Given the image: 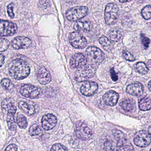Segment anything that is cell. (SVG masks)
Segmentation results:
<instances>
[{
  "instance_id": "8",
  "label": "cell",
  "mask_w": 151,
  "mask_h": 151,
  "mask_svg": "<svg viewBox=\"0 0 151 151\" xmlns=\"http://www.w3.org/2000/svg\"><path fill=\"white\" fill-rule=\"evenodd\" d=\"M87 60L91 63V64L96 66L103 61L104 59V55L102 51L98 47L90 46L86 50Z\"/></svg>"
},
{
  "instance_id": "36",
  "label": "cell",
  "mask_w": 151,
  "mask_h": 151,
  "mask_svg": "<svg viewBox=\"0 0 151 151\" xmlns=\"http://www.w3.org/2000/svg\"><path fill=\"white\" fill-rule=\"evenodd\" d=\"M110 74H111V78L113 81H114V82L117 81L118 79V76L115 71L114 68L110 70Z\"/></svg>"
},
{
  "instance_id": "26",
  "label": "cell",
  "mask_w": 151,
  "mask_h": 151,
  "mask_svg": "<svg viewBox=\"0 0 151 151\" xmlns=\"http://www.w3.org/2000/svg\"><path fill=\"white\" fill-rule=\"evenodd\" d=\"M136 68L137 71L142 75H145L149 70L147 65L143 62L137 63L136 64Z\"/></svg>"
},
{
  "instance_id": "1",
  "label": "cell",
  "mask_w": 151,
  "mask_h": 151,
  "mask_svg": "<svg viewBox=\"0 0 151 151\" xmlns=\"http://www.w3.org/2000/svg\"><path fill=\"white\" fill-rule=\"evenodd\" d=\"M9 75L16 80H22L29 75L30 69L28 63L21 59L13 60L9 65Z\"/></svg>"
},
{
  "instance_id": "30",
  "label": "cell",
  "mask_w": 151,
  "mask_h": 151,
  "mask_svg": "<svg viewBox=\"0 0 151 151\" xmlns=\"http://www.w3.org/2000/svg\"><path fill=\"white\" fill-rule=\"evenodd\" d=\"M1 84L2 87L6 90H11L14 87V84L11 81L7 78H3L1 81Z\"/></svg>"
},
{
  "instance_id": "12",
  "label": "cell",
  "mask_w": 151,
  "mask_h": 151,
  "mask_svg": "<svg viewBox=\"0 0 151 151\" xmlns=\"http://www.w3.org/2000/svg\"><path fill=\"white\" fill-rule=\"evenodd\" d=\"M20 93L26 98L36 99L40 94L41 89L31 85H24L20 89Z\"/></svg>"
},
{
  "instance_id": "25",
  "label": "cell",
  "mask_w": 151,
  "mask_h": 151,
  "mask_svg": "<svg viewBox=\"0 0 151 151\" xmlns=\"http://www.w3.org/2000/svg\"><path fill=\"white\" fill-rule=\"evenodd\" d=\"M17 125L21 129H24L28 126V122L26 117L22 114H18L17 117Z\"/></svg>"
},
{
  "instance_id": "21",
  "label": "cell",
  "mask_w": 151,
  "mask_h": 151,
  "mask_svg": "<svg viewBox=\"0 0 151 151\" xmlns=\"http://www.w3.org/2000/svg\"><path fill=\"white\" fill-rule=\"evenodd\" d=\"M18 106L20 109H22L29 115H33L36 113V109L34 106L26 101H19L18 103Z\"/></svg>"
},
{
  "instance_id": "22",
  "label": "cell",
  "mask_w": 151,
  "mask_h": 151,
  "mask_svg": "<svg viewBox=\"0 0 151 151\" xmlns=\"http://www.w3.org/2000/svg\"><path fill=\"white\" fill-rule=\"evenodd\" d=\"M139 107L142 111H147L151 108V99L147 97L140 99L139 101Z\"/></svg>"
},
{
  "instance_id": "34",
  "label": "cell",
  "mask_w": 151,
  "mask_h": 151,
  "mask_svg": "<svg viewBox=\"0 0 151 151\" xmlns=\"http://www.w3.org/2000/svg\"><path fill=\"white\" fill-rule=\"evenodd\" d=\"M122 54L124 59L127 60L129 61H134L135 60V58H134V56L128 51L124 50L123 51Z\"/></svg>"
},
{
  "instance_id": "4",
  "label": "cell",
  "mask_w": 151,
  "mask_h": 151,
  "mask_svg": "<svg viewBox=\"0 0 151 151\" xmlns=\"http://www.w3.org/2000/svg\"><path fill=\"white\" fill-rule=\"evenodd\" d=\"M119 17V8L116 4L111 3L107 4L105 10V20L108 25L116 23Z\"/></svg>"
},
{
  "instance_id": "13",
  "label": "cell",
  "mask_w": 151,
  "mask_h": 151,
  "mask_svg": "<svg viewBox=\"0 0 151 151\" xmlns=\"http://www.w3.org/2000/svg\"><path fill=\"white\" fill-rule=\"evenodd\" d=\"M87 63V59L81 53L75 54L70 59V66L72 69L79 68Z\"/></svg>"
},
{
  "instance_id": "24",
  "label": "cell",
  "mask_w": 151,
  "mask_h": 151,
  "mask_svg": "<svg viewBox=\"0 0 151 151\" xmlns=\"http://www.w3.org/2000/svg\"><path fill=\"white\" fill-rule=\"evenodd\" d=\"M109 38L114 42H117L120 40L122 35V31L119 29H114L109 32Z\"/></svg>"
},
{
  "instance_id": "6",
  "label": "cell",
  "mask_w": 151,
  "mask_h": 151,
  "mask_svg": "<svg viewBox=\"0 0 151 151\" xmlns=\"http://www.w3.org/2000/svg\"><path fill=\"white\" fill-rule=\"evenodd\" d=\"M88 9L84 6H78L68 9L66 12V16L68 20L76 22L87 15Z\"/></svg>"
},
{
  "instance_id": "38",
  "label": "cell",
  "mask_w": 151,
  "mask_h": 151,
  "mask_svg": "<svg viewBox=\"0 0 151 151\" xmlns=\"http://www.w3.org/2000/svg\"><path fill=\"white\" fill-rule=\"evenodd\" d=\"M5 56L2 54H1V56H0V64H1V67H2L3 64H4V61H5Z\"/></svg>"
},
{
  "instance_id": "14",
  "label": "cell",
  "mask_w": 151,
  "mask_h": 151,
  "mask_svg": "<svg viewBox=\"0 0 151 151\" xmlns=\"http://www.w3.org/2000/svg\"><path fill=\"white\" fill-rule=\"evenodd\" d=\"M98 88V84L95 82L86 81L81 86V92L83 95L90 97L96 93Z\"/></svg>"
},
{
  "instance_id": "27",
  "label": "cell",
  "mask_w": 151,
  "mask_h": 151,
  "mask_svg": "<svg viewBox=\"0 0 151 151\" xmlns=\"http://www.w3.org/2000/svg\"><path fill=\"white\" fill-rule=\"evenodd\" d=\"M99 42L102 47L106 51H108L110 48L111 43L110 40L105 36H102L99 39Z\"/></svg>"
},
{
  "instance_id": "2",
  "label": "cell",
  "mask_w": 151,
  "mask_h": 151,
  "mask_svg": "<svg viewBox=\"0 0 151 151\" xmlns=\"http://www.w3.org/2000/svg\"><path fill=\"white\" fill-rule=\"evenodd\" d=\"M3 113L7 112L6 121L8 126L10 130L14 131L17 129L14 115L17 108L10 99H6L2 101L1 104Z\"/></svg>"
},
{
  "instance_id": "43",
  "label": "cell",
  "mask_w": 151,
  "mask_h": 151,
  "mask_svg": "<svg viewBox=\"0 0 151 151\" xmlns=\"http://www.w3.org/2000/svg\"><path fill=\"white\" fill-rule=\"evenodd\" d=\"M120 2H121V3H124V2H129V1H119Z\"/></svg>"
},
{
  "instance_id": "41",
  "label": "cell",
  "mask_w": 151,
  "mask_h": 151,
  "mask_svg": "<svg viewBox=\"0 0 151 151\" xmlns=\"http://www.w3.org/2000/svg\"><path fill=\"white\" fill-rule=\"evenodd\" d=\"M148 133H149V134L151 136V125L149 126V128H148Z\"/></svg>"
},
{
  "instance_id": "5",
  "label": "cell",
  "mask_w": 151,
  "mask_h": 151,
  "mask_svg": "<svg viewBox=\"0 0 151 151\" xmlns=\"http://www.w3.org/2000/svg\"><path fill=\"white\" fill-rule=\"evenodd\" d=\"M75 132L77 137L82 140H90L93 136L91 129L82 122H78L76 123Z\"/></svg>"
},
{
  "instance_id": "17",
  "label": "cell",
  "mask_w": 151,
  "mask_h": 151,
  "mask_svg": "<svg viewBox=\"0 0 151 151\" xmlns=\"http://www.w3.org/2000/svg\"><path fill=\"white\" fill-rule=\"evenodd\" d=\"M38 81L41 84L46 85L52 81V77L49 71L44 67L40 68L37 72Z\"/></svg>"
},
{
  "instance_id": "23",
  "label": "cell",
  "mask_w": 151,
  "mask_h": 151,
  "mask_svg": "<svg viewBox=\"0 0 151 151\" xmlns=\"http://www.w3.org/2000/svg\"><path fill=\"white\" fill-rule=\"evenodd\" d=\"M120 106L124 111L131 112L134 108V102L130 99H124L120 102Z\"/></svg>"
},
{
  "instance_id": "32",
  "label": "cell",
  "mask_w": 151,
  "mask_h": 151,
  "mask_svg": "<svg viewBox=\"0 0 151 151\" xmlns=\"http://www.w3.org/2000/svg\"><path fill=\"white\" fill-rule=\"evenodd\" d=\"M51 151H68L67 148L60 144H55L51 148Z\"/></svg>"
},
{
  "instance_id": "28",
  "label": "cell",
  "mask_w": 151,
  "mask_h": 151,
  "mask_svg": "<svg viewBox=\"0 0 151 151\" xmlns=\"http://www.w3.org/2000/svg\"><path fill=\"white\" fill-rule=\"evenodd\" d=\"M141 14L145 20L151 19V5H147L145 6L142 9Z\"/></svg>"
},
{
  "instance_id": "9",
  "label": "cell",
  "mask_w": 151,
  "mask_h": 151,
  "mask_svg": "<svg viewBox=\"0 0 151 151\" xmlns=\"http://www.w3.org/2000/svg\"><path fill=\"white\" fill-rule=\"evenodd\" d=\"M133 140L136 145L140 147H145L151 143V136L146 131H139L135 133Z\"/></svg>"
},
{
  "instance_id": "20",
  "label": "cell",
  "mask_w": 151,
  "mask_h": 151,
  "mask_svg": "<svg viewBox=\"0 0 151 151\" xmlns=\"http://www.w3.org/2000/svg\"><path fill=\"white\" fill-rule=\"evenodd\" d=\"M92 28V24L89 21L78 22L75 24L74 29L77 31H83L84 32H88Z\"/></svg>"
},
{
  "instance_id": "29",
  "label": "cell",
  "mask_w": 151,
  "mask_h": 151,
  "mask_svg": "<svg viewBox=\"0 0 151 151\" xmlns=\"http://www.w3.org/2000/svg\"><path fill=\"white\" fill-rule=\"evenodd\" d=\"M41 132V129L39 127L38 125L36 124L32 125L29 129V133L31 136H34L39 135Z\"/></svg>"
},
{
  "instance_id": "45",
  "label": "cell",
  "mask_w": 151,
  "mask_h": 151,
  "mask_svg": "<svg viewBox=\"0 0 151 151\" xmlns=\"http://www.w3.org/2000/svg\"></svg>"
},
{
  "instance_id": "42",
  "label": "cell",
  "mask_w": 151,
  "mask_h": 151,
  "mask_svg": "<svg viewBox=\"0 0 151 151\" xmlns=\"http://www.w3.org/2000/svg\"><path fill=\"white\" fill-rule=\"evenodd\" d=\"M147 65H148V67L151 68V60L147 63Z\"/></svg>"
},
{
  "instance_id": "44",
  "label": "cell",
  "mask_w": 151,
  "mask_h": 151,
  "mask_svg": "<svg viewBox=\"0 0 151 151\" xmlns=\"http://www.w3.org/2000/svg\"><path fill=\"white\" fill-rule=\"evenodd\" d=\"M150 151H151V148L150 149Z\"/></svg>"
},
{
  "instance_id": "10",
  "label": "cell",
  "mask_w": 151,
  "mask_h": 151,
  "mask_svg": "<svg viewBox=\"0 0 151 151\" xmlns=\"http://www.w3.org/2000/svg\"><path fill=\"white\" fill-rule=\"evenodd\" d=\"M69 40L70 45L77 49H83L87 45L86 39L78 32H72L69 36Z\"/></svg>"
},
{
  "instance_id": "18",
  "label": "cell",
  "mask_w": 151,
  "mask_h": 151,
  "mask_svg": "<svg viewBox=\"0 0 151 151\" xmlns=\"http://www.w3.org/2000/svg\"><path fill=\"white\" fill-rule=\"evenodd\" d=\"M144 86L141 83L136 82L128 85L126 91L128 93L131 95L139 96L142 95L144 92Z\"/></svg>"
},
{
  "instance_id": "31",
  "label": "cell",
  "mask_w": 151,
  "mask_h": 151,
  "mask_svg": "<svg viewBox=\"0 0 151 151\" xmlns=\"http://www.w3.org/2000/svg\"><path fill=\"white\" fill-rule=\"evenodd\" d=\"M10 43L6 39H1L0 41V52H2L6 50L9 47Z\"/></svg>"
},
{
  "instance_id": "37",
  "label": "cell",
  "mask_w": 151,
  "mask_h": 151,
  "mask_svg": "<svg viewBox=\"0 0 151 151\" xmlns=\"http://www.w3.org/2000/svg\"><path fill=\"white\" fill-rule=\"evenodd\" d=\"M17 146L15 144L9 145L6 148L5 151H17Z\"/></svg>"
},
{
  "instance_id": "11",
  "label": "cell",
  "mask_w": 151,
  "mask_h": 151,
  "mask_svg": "<svg viewBox=\"0 0 151 151\" xmlns=\"http://www.w3.org/2000/svg\"><path fill=\"white\" fill-rule=\"evenodd\" d=\"M17 30L16 24L6 20H1L0 24V35L1 37L12 36Z\"/></svg>"
},
{
  "instance_id": "16",
  "label": "cell",
  "mask_w": 151,
  "mask_h": 151,
  "mask_svg": "<svg viewBox=\"0 0 151 151\" xmlns=\"http://www.w3.org/2000/svg\"><path fill=\"white\" fill-rule=\"evenodd\" d=\"M57 119L53 114H47L43 116L41 124L44 129L48 131L54 128L57 124Z\"/></svg>"
},
{
  "instance_id": "7",
  "label": "cell",
  "mask_w": 151,
  "mask_h": 151,
  "mask_svg": "<svg viewBox=\"0 0 151 151\" xmlns=\"http://www.w3.org/2000/svg\"><path fill=\"white\" fill-rule=\"evenodd\" d=\"M113 132L115 137L117 139V151H134L133 146L125 137L123 132L117 130H114Z\"/></svg>"
},
{
  "instance_id": "19",
  "label": "cell",
  "mask_w": 151,
  "mask_h": 151,
  "mask_svg": "<svg viewBox=\"0 0 151 151\" xmlns=\"http://www.w3.org/2000/svg\"><path fill=\"white\" fill-rule=\"evenodd\" d=\"M119 99V94L114 91H110L105 93L103 100L106 105L113 106L116 105Z\"/></svg>"
},
{
  "instance_id": "40",
  "label": "cell",
  "mask_w": 151,
  "mask_h": 151,
  "mask_svg": "<svg viewBox=\"0 0 151 151\" xmlns=\"http://www.w3.org/2000/svg\"><path fill=\"white\" fill-rule=\"evenodd\" d=\"M147 86H148V89H149V90L151 91V80L148 82Z\"/></svg>"
},
{
  "instance_id": "33",
  "label": "cell",
  "mask_w": 151,
  "mask_h": 151,
  "mask_svg": "<svg viewBox=\"0 0 151 151\" xmlns=\"http://www.w3.org/2000/svg\"><path fill=\"white\" fill-rule=\"evenodd\" d=\"M141 43L145 49H147L149 47L150 43V40L147 37H145L143 34L141 35Z\"/></svg>"
},
{
  "instance_id": "15",
  "label": "cell",
  "mask_w": 151,
  "mask_h": 151,
  "mask_svg": "<svg viewBox=\"0 0 151 151\" xmlns=\"http://www.w3.org/2000/svg\"><path fill=\"white\" fill-rule=\"evenodd\" d=\"M32 41L25 37H17L12 40L11 45L13 48L17 50L26 49L31 45Z\"/></svg>"
},
{
  "instance_id": "3",
  "label": "cell",
  "mask_w": 151,
  "mask_h": 151,
  "mask_svg": "<svg viewBox=\"0 0 151 151\" xmlns=\"http://www.w3.org/2000/svg\"><path fill=\"white\" fill-rule=\"evenodd\" d=\"M96 70V66L87 63L76 70L75 74V80L80 83L91 78L95 75Z\"/></svg>"
},
{
  "instance_id": "35",
  "label": "cell",
  "mask_w": 151,
  "mask_h": 151,
  "mask_svg": "<svg viewBox=\"0 0 151 151\" xmlns=\"http://www.w3.org/2000/svg\"><path fill=\"white\" fill-rule=\"evenodd\" d=\"M14 4L13 3H10L7 6V12L9 16L11 18H14Z\"/></svg>"
},
{
  "instance_id": "39",
  "label": "cell",
  "mask_w": 151,
  "mask_h": 151,
  "mask_svg": "<svg viewBox=\"0 0 151 151\" xmlns=\"http://www.w3.org/2000/svg\"><path fill=\"white\" fill-rule=\"evenodd\" d=\"M50 1H39L40 4L41 5V6L44 7V6H45V7H47V5L49 4Z\"/></svg>"
}]
</instances>
